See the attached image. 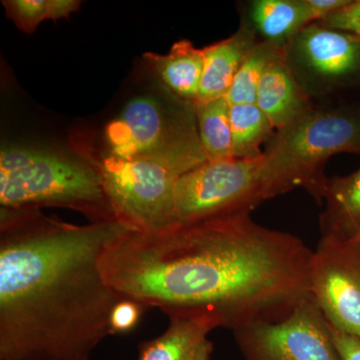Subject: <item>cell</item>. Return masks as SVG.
<instances>
[{"label":"cell","instance_id":"cell-1","mask_svg":"<svg viewBox=\"0 0 360 360\" xmlns=\"http://www.w3.org/2000/svg\"><path fill=\"white\" fill-rule=\"evenodd\" d=\"M311 253L245 212L155 233L127 229L106 246L101 269L122 297L234 331L283 319L309 297Z\"/></svg>","mask_w":360,"mask_h":360},{"label":"cell","instance_id":"cell-2","mask_svg":"<svg viewBox=\"0 0 360 360\" xmlns=\"http://www.w3.org/2000/svg\"><path fill=\"white\" fill-rule=\"evenodd\" d=\"M127 229L1 210L0 360L90 359L124 298L104 279L101 255Z\"/></svg>","mask_w":360,"mask_h":360},{"label":"cell","instance_id":"cell-3","mask_svg":"<svg viewBox=\"0 0 360 360\" xmlns=\"http://www.w3.org/2000/svg\"><path fill=\"white\" fill-rule=\"evenodd\" d=\"M338 153L360 156V99L314 101L295 122L274 132L264 149V200L302 188L321 205L326 165Z\"/></svg>","mask_w":360,"mask_h":360},{"label":"cell","instance_id":"cell-4","mask_svg":"<svg viewBox=\"0 0 360 360\" xmlns=\"http://www.w3.org/2000/svg\"><path fill=\"white\" fill-rule=\"evenodd\" d=\"M1 210L71 208L94 222L117 220L98 168L46 149L6 146L0 153Z\"/></svg>","mask_w":360,"mask_h":360},{"label":"cell","instance_id":"cell-5","mask_svg":"<svg viewBox=\"0 0 360 360\" xmlns=\"http://www.w3.org/2000/svg\"><path fill=\"white\" fill-rule=\"evenodd\" d=\"M108 155L162 165L177 176L207 160L198 132L195 104L172 94L131 99L105 129Z\"/></svg>","mask_w":360,"mask_h":360},{"label":"cell","instance_id":"cell-6","mask_svg":"<svg viewBox=\"0 0 360 360\" xmlns=\"http://www.w3.org/2000/svg\"><path fill=\"white\" fill-rule=\"evenodd\" d=\"M257 158L206 161L180 175L175 184L176 224L250 213L264 202L262 167Z\"/></svg>","mask_w":360,"mask_h":360},{"label":"cell","instance_id":"cell-7","mask_svg":"<svg viewBox=\"0 0 360 360\" xmlns=\"http://www.w3.org/2000/svg\"><path fill=\"white\" fill-rule=\"evenodd\" d=\"M284 60L314 103L360 99V37L319 21L303 28Z\"/></svg>","mask_w":360,"mask_h":360},{"label":"cell","instance_id":"cell-8","mask_svg":"<svg viewBox=\"0 0 360 360\" xmlns=\"http://www.w3.org/2000/svg\"><path fill=\"white\" fill-rule=\"evenodd\" d=\"M113 214L132 231L155 233L176 224V174L146 160L108 155L96 165Z\"/></svg>","mask_w":360,"mask_h":360},{"label":"cell","instance_id":"cell-9","mask_svg":"<svg viewBox=\"0 0 360 360\" xmlns=\"http://www.w3.org/2000/svg\"><path fill=\"white\" fill-rule=\"evenodd\" d=\"M233 333L245 360H341L328 322L311 295L283 319Z\"/></svg>","mask_w":360,"mask_h":360},{"label":"cell","instance_id":"cell-10","mask_svg":"<svg viewBox=\"0 0 360 360\" xmlns=\"http://www.w3.org/2000/svg\"><path fill=\"white\" fill-rule=\"evenodd\" d=\"M311 297L329 324L360 338V240L323 238L309 266Z\"/></svg>","mask_w":360,"mask_h":360},{"label":"cell","instance_id":"cell-11","mask_svg":"<svg viewBox=\"0 0 360 360\" xmlns=\"http://www.w3.org/2000/svg\"><path fill=\"white\" fill-rule=\"evenodd\" d=\"M239 26L258 44L285 51L303 28L314 22L307 0H245L239 1Z\"/></svg>","mask_w":360,"mask_h":360},{"label":"cell","instance_id":"cell-12","mask_svg":"<svg viewBox=\"0 0 360 360\" xmlns=\"http://www.w3.org/2000/svg\"><path fill=\"white\" fill-rule=\"evenodd\" d=\"M168 319L167 328L160 335L139 345L137 360H212L210 335L219 328L217 322L198 315Z\"/></svg>","mask_w":360,"mask_h":360},{"label":"cell","instance_id":"cell-13","mask_svg":"<svg viewBox=\"0 0 360 360\" xmlns=\"http://www.w3.org/2000/svg\"><path fill=\"white\" fill-rule=\"evenodd\" d=\"M312 103L286 65L284 53L266 66L258 86L257 105L276 131L295 122Z\"/></svg>","mask_w":360,"mask_h":360},{"label":"cell","instance_id":"cell-14","mask_svg":"<svg viewBox=\"0 0 360 360\" xmlns=\"http://www.w3.org/2000/svg\"><path fill=\"white\" fill-rule=\"evenodd\" d=\"M257 44L250 32L238 26L227 39L203 47L205 68L196 104L226 96L239 68Z\"/></svg>","mask_w":360,"mask_h":360},{"label":"cell","instance_id":"cell-15","mask_svg":"<svg viewBox=\"0 0 360 360\" xmlns=\"http://www.w3.org/2000/svg\"><path fill=\"white\" fill-rule=\"evenodd\" d=\"M144 58L170 94L196 105L205 68V49H198L191 40L182 39L175 42L165 56L148 52Z\"/></svg>","mask_w":360,"mask_h":360},{"label":"cell","instance_id":"cell-16","mask_svg":"<svg viewBox=\"0 0 360 360\" xmlns=\"http://www.w3.org/2000/svg\"><path fill=\"white\" fill-rule=\"evenodd\" d=\"M319 215L321 238L354 239L360 234V167L345 176L328 177Z\"/></svg>","mask_w":360,"mask_h":360},{"label":"cell","instance_id":"cell-17","mask_svg":"<svg viewBox=\"0 0 360 360\" xmlns=\"http://www.w3.org/2000/svg\"><path fill=\"white\" fill-rule=\"evenodd\" d=\"M232 153L236 158H257L264 155L276 130L271 122L255 104L231 105Z\"/></svg>","mask_w":360,"mask_h":360},{"label":"cell","instance_id":"cell-18","mask_svg":"<svg viewBox=\"0 0 360 360\" xmlns=\"http://www.w3.org/2000/svg\"><path fill=\"white\" fill-rule=\"evenodd\" d=\"M198 132L208 161L233 158L231 104L226 97L196 104Z\"/></svg>","mask_w":360,"mask_h":360},{"label":"cell","instance_id":"cell-19","mask_svg":"<svg viewBox=\"0 0 360 360\" xmlns=\"http://www.w3.org/2000/svg\"><path fill=\"white\" fill-rule=\"evenodd\" d=\"M284 51L266 44H257L248 54L226 94L231 105L257 103L258 86L266 66Z\"/></svg>","mask_w":360,"mask_h":360},{"label":"cell","instance_id":"cell-20","mask_svg":"<svg viewBox=\"0 0 360 360\" xmlns=\"http://www.w3.org/2000/svg\"><path fill=\"white\" fill-rule=\"evenodd\" d=\"M20 28L32 32L47 20V0H11L4 2Z\"/></svg>","mask_w":360,"mask_h":360},{"label":"cell","instance_id":"cell-21","mask_svg":"<svg viewBox=\"0 0 360 360\" xmlns=\"http://www.w3.org/2000/svg\"><path fill=\"white\" fill-rule=\"evenodd\" d=\"M148 307L129 298L116 303L110 315V335H127L136 328Z\"/></svg>","mask_w":360,"mask_h":360},{"label":"cell","instance_id":"cell-22","mask_svg":"<svg viewBox=\"0 0 360 360\" xmlns=\"http://www.w3.org/2000/svg\"><path fill=\"white\" fill-rule=\"evenodd\" d=\"M319 22L333 30L352 33L360 37V0H350L347 6Z\"/></svg>","mask_w":360,"mask_h":360},{"label":"cell","instance_id":"cell-23","mask_svg":"<svg viewBox=\"0 0 360 360\" xmlns=\"http://www.w3.org/2000/svg\"><path fill=\"white\" fill-rule=\"evenodd\" d=\"M329 328L341 360H360V338L338 330L331 324Z\"/></svg>","mask_w":360,"mask_h":360},{"label":"cell","instance_id":"cell-24","mask_svg":"<svg viewBox=\"0 0 360 360\" xmlns=\"http://www.w3.org/2000/svg\"><path fill=\"white\" fill-rule=\"evenodd\" d=\"M307 2L314 22H316L347 6L350 0H307Z\"/></svg>","mask_w":360,"mask_h":360},{"label":"cell","instance_id":"cell-25","mask_svg":"<svg viewBox=\"0 0 360 360\" xmlns=\"http://www.w3.org/2000/svg\"><path fill=\"white\" fill-rule=\"evenodd\" d=\"M82 2L77 0H47V20H58L75 13Z\"/></svg>","mask_w":360,"mask_h":360},{"label":"cell","instance_id":"cell-26","mask_svg":"<svg viewBox=\"0 0 360 360\" xmlns=\"http://www.w3.org/2000/svg\"><path fill=\"white\" fill-rule=\"evenodd\" d=\"M356 239H359V240H360V234L359 236H357Z\"/></svg>","mask_w":360,"mask_h":360}]
</instances>
